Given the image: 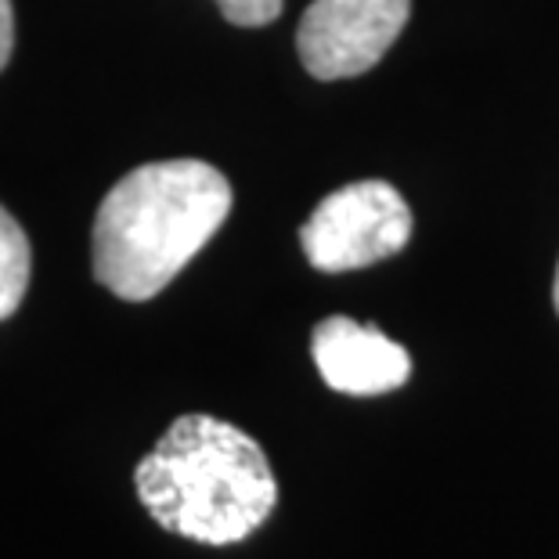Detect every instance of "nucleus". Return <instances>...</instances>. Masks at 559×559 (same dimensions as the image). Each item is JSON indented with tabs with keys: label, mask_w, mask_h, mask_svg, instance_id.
Segmentation results:
<instances>
[{
	"label": "nucleus",
	"mask_w": 559,
	"mask_h": 559,
	"mask_svg": "<svg viewBox=\"0 0 559 559\" xmlns=\"http://www.w3.org/2000/svg\"><path fill=\"white\" fill-rule=\"evenodd\" d=\"M11 51H15V11L11 0H0V69L8 66Z\"/></svg>",
	"instance_id": "8"
},
{
	"label": "nucleus",
	"mask_w": 559,
	"mask_h": 559,
	"mask_svg": "<svg viewBox=\"0 0 559 559\" xmlns=\"http://www.w3.org/2000/svg\"><path fill=\"white\" fill-rule=\"evenodd\" d=\"M134 487L163 531L199 545L246 542L278 502L264 448L213 415H181L138 462Z\"/></svg>",
	"instance_id": "2"
},
{
	"label": "nucleus",
	"mask_w": 559,
	"mask_h": 559,
	"mask_svg": "<svg viewBox=\"0 0 559 559\" xmlns=\"http://www.w3.org/2000/svg\"><path fill=\"white\" fill-rule=\"evenodd\" d=\"M311 354L321 379L347 397H379L408 383V350L376 325L354 318H325L311 336Z\"/></svg>",
	"instance_id": "5"
},
{
	"label": "nucleus",
	"mask_w": 559,
	"mask_h": 559,
	"mask_svg": "<svg viewBox=\"0 0 559 559\" xmlns=\"http://www.w3.org/2000/svg\"><path fill=\"white\" fill-rule=\"evenodd\" d=\"M221 15L231 22V26H271L282 15V0H217Z\"/></svg>",
	"instance_id": "7"
},
{
	"label": "nucleus",
	"mask_w": 559,
	"mask_h": 559,
	"mask_svg": "<svg viewBox=\"0 0 559 559\" xmlns=\"http://www.w3.org/2000/svg\"><path fill=\"white\" fill-rule=\"evenodd\" d=\"M552 304H556V314H559V267H556V285H552Z\"/></svg>",
	"instance_id": "9"
},
{
	"label": "nucleus",
	"mask_w": 559,
	"mask_h": 559,
	"mask_svg": "<svg viewBox=\"0 0 559 559\" xmlns=\"http://www.w3.org/2000/svg\"><path fill=\"white\" fill-rule=\"evenodd\" d=\"M33 249L22 224L0 206V321L19 311L22 296L29 289Z\"/></svg>",
	"instance_id": "6"
},
{
	"label": "nucleus",
	"mask_w": 559,
	"mask_h": 559,
	"mask_svg": "<svg viewBox=\"0 0 559 559\" xmlns=\"http://www.w3.org/2000/svg\"><path fill=\"white\" fill-rule=\"evenodd\" d=\"M412 239V210L386 181H354L318 202L300 228L311 267L340 275L401 253Z\"/></svg>",
	"instance_id": "3"
},
{
	"label": "nucleus",
	"mask_w": 559,
	"mask_h": 559,
	"mask_svg": "<svg viewBox=\"0 0 559 559\" xmlns=\"http://www.w3.org/2000/svg\"><path fill=\"white\" fill-rule=\"evenodd\" d=\"M231 213V185L202 159L130 170L94 217V278L120 300L163 293Z\"/></svg>",
	"instance_id": "1"
},
{
	"label": "nucleus",
	"mask_w": 559,
	"mask_h": 559,
	"mask_svg": "<svg viewBox=\"0 0 559 559\" xmlns=\"http://www.w3.org/2000/svg\"><path fill=\"white\" fill-rule=\"evenodd\" d=\"M412 0H314L296 26V51L314 80H347L379 66L401 29Z\"/></svg>",
	"instance_id": "4"
}]
</instances>
